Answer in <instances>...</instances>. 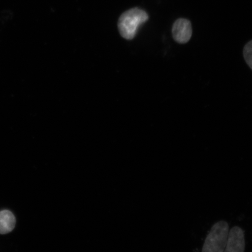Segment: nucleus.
Instances as JSON below:
<instances>
[{
	"label": "nucleus",
	"instance_id": "obj_3",
	"mask_svg": "<svg viewBox=\"0 0 252 252\" xmlns=\"http://www.w3.org/2000/svg\"><path fill=\"white\" fill-rule=\"evenodd\" d=\"M172 34L176 42L179 44L189 42L193 34L190 21L186 18L177 19L173 24Z\"/></svg>",
	"mask_w": 252,
	"mask_h": 252
},
{
	"label": "nucleus",
	"instance_id": "obj_4",
	"mask_svg": "<svg viewBox=\"0 0 252 252\" xmlns=\"http://www.w3.org/2000/svg\"><path fill=\"white\" fill-rule=\"evenodd\" d=\"M245 238L243 229L235 226L229 230L227 243L223 252H245Z\"/></svg>",
	"mask_w": 252,
	"mask_h": 252
},
{
	"label": "nucleus",
	"instance_id": "obj_6",
	"mask_svg": "<svg viewBox=\"0 0 252 252\" xmlns=\"http://www.w3.org/2000/svg\"><path fill=\"white\" fill-rule=\"evenodd\" d=\"M243 54L246 63L252 70V40L246 44Z\"/></svg>",
	"mask_w": 252,
	"mask_h": 252
},
{
	"label": "nucleus",
	"instance_id": "obj_2",
	"mask_svg": "<svg viewBox=\"0 0 252 252\" xmlns=\"http://www.w3.org/2000/svg\"><path fill=\"white\" fill-rule=\"evenodd\" d=\"M229 231V223L220 220L214 223L205 239L201 252H223Z\"/></svg>",
	"mask_w": 252,
	"mask_h": 252
},
{
	"label": "nucleus",
	"instance_id": "obj_5",
	"mask_svg": "<svg viewBox=\"0 0 252 252\" xmlns=\"http://www.w3.org/2000/svg\"><path fill=\"white\" fill-rule=\"evenodd\" d=\"M16 219L10 211L3 210L0 212V234H7L15 228Z\"/></svg>",
	"mask_w": 252,
	"mask_h": 252
},
{
	"label": "nucleus",
	"instance_id": "obj_1",
	"mask_svg": "<svg viewBox=\"0 0 252 252\" xmlns=\"http://www.w3.org/2000/svg\"><path fill=\"white\" fill-rule=\"evenodd\" d=\"M149 19V15L143 9L139 8L128 9L119 19L118 26L120 34L126 39H133L138 28L146 23Z\"/></svg>",
	"mask_w": 252,
	"mask_h": 252
}]
</instances>
